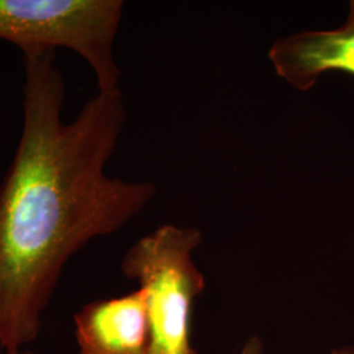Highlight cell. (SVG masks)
Returning a JSON list of instances; mask_svg holds the SVG:
<instances>
[{
  "label": "cell",
  "mask_w": 354,
  "mask_h": 354,
  "mask_svg": "<svg viewBox=\"0 0 354 354\" xmlns=\"http://www.w3.org/2000/svg\"><path fill=\"white\" fill-rule=\"evenodd\" d=\"M57 51L23 55V129L0 183V349L24 351L68 260L111 235L156 196L151 181L108 176L127 120L120 89L99 92L62 118L66 82Z\"/></svg>",
  "instance_id": "obj_1"
},
{
  "label": "cell",
  "mask_w": 354,
  "mask_h": 354,
  "mask_svg": "<svg viewBox=\"0 0 354 354\" xmlns=\"http://www.w3.org/2000/svg\"><path fill=\"white\" fill-rule=\"evenodd\" d=\"M201 243L198 228L163 225L136 241L121 261L125 277L146 295L150 354H197L192 313L205 290V277L193 254Z\"/></svg>",
  "instance_id": "obj_2"
},
{
  "label": "cell",
  "mask_w": 354,
  "mask_h": 354,
  "mask_svg": "<svg viewBox=\"0 0 354 354\" xmlns=\"http://www.w3.org/2000/svg\"><path fill=\"white\" fill-rule=\"evenodd\" d=\"M121 0H0V39L24 54L66 48L88 64L97 91L120 89L114 42Z\"/></svg>",
  "instance_id": "obj_3"
},
{
  "label": "cell",
  "mask_w": 354,
  "mask_h": 354,
  "mask_svg": "<svg viewBox=\"0 0 354 354\" xmlns=\"http://www.w3.org/2000/svg\"><path fill=\"white\" fill-rule=\"evenodd\" d=\"M274 73L299 92L328 73L354 76V0L346 21L329 30H304L279 38L268 53Z\"/></svg>",
  "instance_id": "obj_4"
},
{
  "label": "cell",
  "mask_w": 354,
  "mask_h": 354,
  "mask_svg": "<svg viewBox=\"0 0 354 354\" xmlns=\"http://www.w3.org/2000/svg\"><path fill=\"white\" fill-rule=\"evenodd\" d=\"M77 354H150L151 332L145 292L99 299L74 315Z\"/></svg>",
  "instance_id": "obj_5"
},
{
  "label": "cell",
  "mask_w": 354,
  "mask_h": 354,
  "mask_svg": "<svg viewBox=\"0 0 354 354\" xmlns=\"http://www.w3.org/2000/svg\"><path fill=\"white\" fill-rule=\"evenodd\" d=\"M238 354H266L264 342L257 336H251L247 342H244L241 352Z\"/></svg>",
  "instance_id": "obj_6"
},
{
  "label": "cell",
  "mask_w": 354,
  "mask_h": 354,
  "mask_svg": "<svg viewBox=\"0 0 354 354\" xmlns=\"http://www.w3.org/2000/svg\"><path fill=\"white\" fill-rule=\"evenodd\" d=\"M330 354H354V345H342L332 349Z\"/></svg>",
  "instance_id": "obj_7"
},
{
  "label": "cell",
  "mask_w": 354,
  "mask_h": 354,
  "mask_svg": "<svg viewBox=\"0 0 354 354\" xmlns=\"http://www.w3.org/2000/svg\"><path fill=\"white\" fill-rule=\"evenodd\" d=\"M4 354H38L36 352H30V351H28V349H24V351H20V352H15V353H4Z\"/></svg>",
  "instance_id": "obj_8"
}]
</instances>
